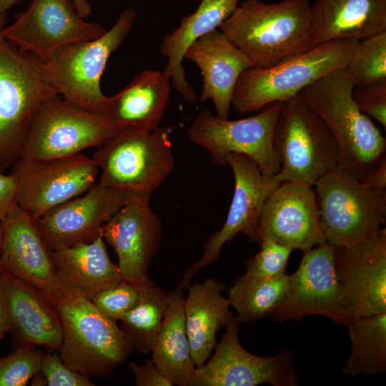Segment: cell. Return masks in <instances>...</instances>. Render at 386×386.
I'll return each instance as SVG.
<instances>
[{
    "label": "cell",
    "mask_w": 386,
    "mask_h": 386,
    "mask_svg": "<svg viewBox=\"0 0 386 386\" xmlns=\"http://www.w3.org/2000/svg\"><path fill=\"white\" fill-rule=\"evenodd\" d=\"M309 0H245L218 29L250 59L266 68L316 46Z\"/></svg>",
    "instance_id": "1"
},
{
    "label": "cell",
    "mask_w": 386,
    "mask_h": 386,
    "mask_svg": "<svg viewBox=\"0 0 386 386\" xmlns=\"http://www.w3.org/2000/svg\"><path fill=\"white\" fill-rule=\"evenodd\" d=\"M355 85L345 68L336 69L300 92L332 134L340 150V167L361 181L386 159L381 130L354 102Z\"/></svg>",
    "instance_id": "2"
},
{
    "label": "cell",
    "mask_w": 386,
    "mask_h": 386,
    "mask_svg": "<svg viewBox=\"0 0 386 386\" xmlns=\"http://www.w3.org/2000/svg\"><path fill=\"white\" fill-rule=\"evenodd\" d=\"M358 42L334 40L270 67L247 69L234 88L232 107L244 115L295 96L322 76L345 68Z\"/></svg>",
    "instance_id": "3"
},
{
    "label": "cell",
    "mask_w": 386,
    "mask_h": 386,
    "mask_svg": "<svg viewBox=\"0 0 386 386\" xmlns=\"http://www.w3.org/2000/svg\"><path fill=\"white\" fill-rule=\"evenodd\" d=\"M62 361L88 377L109 375L134 351L117 322L103 315L87 297L69 292L56 302Z\"/></svg>",
    "instance_id": "4"
},
{
    "label": "cell",
    "mask_w": 386,
    "mask_h": 386,
    "mask_svg": "<svg viewBox=\"0 0 386 386\" xmlns=\"http://www.w3.org/2000/svg\"><path fill=\"white\" fill-rule=\"evenodd\" d=\"M6 13H0V172L20 157L36 109L59 96L45 81L41 61L6 39Z\"/></svg>",
    "instance_id": "5"
},
{
    "label": "cell",
    "mask_w": 386,
    "mask_h": 386,
    "mask_svg": "<svg viewBox=\"0 0 386 386\" xmlns=\"http://www.w3.org/2000/svg\"><path fill=\"white\" fill-rule=\"evenodd\" d=\"M136 19V11L126 9L100 37L67 44L46 61H41L45 81L69 102L102 114L107 99L101 89L102 76L110 56L125 41Z\"/></svg>",
    "instance_id": "6"
},
{
    "label": "cell",
    "mask_w": 386,
    "mask_h": 386,
    "mask_svg": "<svg viewBox=\"0 0 386 386\" xmlns=\"http://www.w3.org/2000/svg\"><path fill=\"white\" fill-rule=\"evenodd\" d=\"M272 142L281 164L282 182L313 187L340 167V150L332 134L300 93L283 102Z\"/></svg>",
    "instance_id": "7"
},
{
    "label": "cell",
    "mask_w": 386,
    "mask_h": 386,
    "mask_svg": "<svg viewBox=\"0 0 386 386\" xmlns=\"http://www.w3.org/2000/svg\"><path fill=\"white\" fill-rule=\"evenodd\" d=\"M172 126L148 132H118L94 153L102 171L99 182L129 194H152L171 174L174 165Z\"/></svg>",
    "instance_id": "8"
},
{
    "label": "cell",
    "mask_w": 386,
    "mask_h": 386,
    "mask_svg": "<svg viewBox=\"0 0 386 386\" xmlns=\"http://www.w3.org/2000/svg\"><path fill=\"white\" fill-rule=\"evenodd\" d=\"M326 242L337 247L373 237L386 222V191L370 187L340 167L314 184Z\"/></svg>",
    "instance_id": "9"
},
{
    "label": "cell",
    "mask_w": 386,
    "mask_h": 386,
    "mask_svg": "<svg viewBox=\"0 0 386 386\" xmlns=\"http://www.w3.org/2000/svg\"><path fill=\"white\" fill-rule=\"evenodd\" d=\"M117 132L103 115L56 96L35 111L19 158L48 160L73 155L99 147Z\"/></svg>",
    "instance_id": "10"
},
{
    "label": "cell",
    "mask_w": 386,
    "mask_h": 386,
    "mask_svg": "<svg viewBox=\"0 0 386 386\" xmlns=\"http://www.w3.org/2000/svg\"><path fill=\"white\" fill-rule=\"evenodd\" d=\"M283 102L272 103L257 114L241 119H221L203 110L187 129L191 142L207 150L217 165H227L232 153L251 159L264 175L279 173L281 164L273 148L274 126Z\"/></svg>",
    "instance_id": "11"
},
{
    "label": "cell",
    "mask_w": 386,
    "mask_h": 386,
    "mask_svg": "<svg viewBox=\"0 0 386 386\" xmlns=\"http://www.w3.org/2000/svg\"><path fill=\"white\" fill-rule=\"evenodd\" d=\"M241 322L234 317L209 360L195 368L189 386L299 385L293 352L283 350L271 357L247 351L238 338Z\"/></svg>",
    "instance_id": "12"
},
{
    "label": "cell",
    "mask_w": 386,
    "mask_h": 386,
    "mask_svg": "<svg viewBox=\"0 0 386 386\" xmlns=\"http://www.w3.org/2000/svg\"><path fill=\"white\" fill-rule=\"evenodd\" d=\"M17 204L35 221L51 209L88 191L99 168L80 152L48 160L18 159L11 167Z\"/></svg>",
    "instance_id": "13"
},
{
    "label": "cell",
    "mask_w": 386,
    "mask_h": 386,
    "mask_svg": "<svg viewBox=\"0 0 386 386\" xmlns=\"http://www.w3.org/2000/svg\"><path fill=\"white\" fill-rule=\"evenodd\" d=\"M227 164L234 178V190L227 219L222 228L207 238L201 258L185 271L178 284L184 289L201 269L217 261L224 244L237 234H244L252 241L267 201L282 182L278 173L263 174L244 154H230Z\"/></svg>",
    "instance_id": "14"
},
{
    "label": "cell",
    "mask_w": 386,
    "mask_h": 386,
    "mask_svg": "<svg viewBox=\"0 0 386 386\" xmlns=\"http://www.w3.org/2000/svg\"><path fill=\"white\" fill-rule=\"evenodd\" d=\"M334 259L341 307L347 322L385 313L386 228L382 227L367 239L335 246Z\"/></svg>",
    "instance_id": "15"
},
{
    "label": "cell",
    "mask_w": 386,
    "mask_h": 386,
    "mask_svg": "<svg viewBox=\"0 0 386 386\" xmlns=\"http://www.w3.org/2000/svg\"><path fill=\"white\" fill-rule=\"evenodd\" d=\"M106 31L101 24L81 18L70 0H32L2 34L21 51L44 61L64 46L97 39Z\"/></svg>",
    "instance_id": "16"
},
{
    "label": "cell",
    "mask_w": 386,
    "mask_h": 386,
    "mask_svg": "<svg viewBox=\"0 0 386 386\" xmlns=\"http://www.w3.org/2000/svg\"><path fill=\"white\" fill-rule=\"evenodd\" d=\"M335 246L325 242L303 251L297 269L289 274L282 302L268 317L277 322L321 315L345 325L337 279Z\"/></svg>",
    "instance_id": "17"
},
{
    "label": "cell",
    "mask_w": 386,
    "mask_h": 386,
    "mask_svg": "<svg viewBox=\"0 0 386 386\" xmlns=\"http://www.w3.org/2000/svg\"><path fill=\"white\" fill-rule=\"evenodd\" d=\"M1 223L0 272L29 284L56 304L69 292L58 277L51 251L35 220L17 204Z\"/></svg>",
    "instance_id": "18"
},
{
    "label": "cell",
    "mask_w": 386,
    "mask_h": 386,
    "mask_svg": "<svg viewBox=\"0 0 386 386\" xmlns=\"http://www.w3.org/2000/svg\"><path fill=\"white\" fill-rule=\"evenodd\" d=\"M130 194L94 184L36 219V227L51 251L91 242L102 234L104 224L127 201Z\"/></svg>",
    "instance_id": "19"
},
{
    "label": "cell",
    "mask_w": 386,
    "mask_h": 386,
    "mask_svg": "<svg viewBox=\"0 0 386 386\" xmlns=\"http://www.w3.org/2000/svg\"><path fill=\"white\" fill-rule=\"evenodd\" d=\"M151 195L130 194L125 204L103 225L104 239L114 249L124 279L140 282L159 249L162 222L151 209Z\"/></svg>",
    "instance_id": "20"
},
{
    "label": "cell",
    "mask_w": 386,
    "mask_h": 386,
    "mask_svg": "<svg viewBox=\"0 0 386 386\" xmlns=\"http://www.w3.org/2000/svg\"><path fill=\"white\" fill-rule=\"evenodd\" d=\"M264 239L302 252L326 242L312 187L287 181L272 192L251 242Z\"/></svg>",
    "instance_id": "21"
},
{
    "label": "cell",
    "mask_w": 386,
    "mask_h": 386,
    "mask_svg": "<svg viewBox=\"0 0 386 386\" xmlns=\"http://www.w3.org/2000/svg\"><path fill=\"white\" fill-rule=\"evenodd\" d=\"M0 303L6 333L16 348L59 351L62 330L55 302L29 284L0 272Z\"/></svg>",
    "instance_id": "22"
},
{
    "label": "cell",
    "mask_w": 386,
    "mask_h": 386,
    "mask_svg": "<svg viewBox=\"0 0 386 386\" xmlns=\"http://www.w3.org/2000/svg\"><path fill=\"white\" fill-rule=\"evenodd\" d=\"M184 58L200 70L203 79L200 102L212 100L216 116L229 119L237 81L247 69L253 66L250 59L218 29L191 44Z\"/></svg>",
    "instance_id": "23"
},
{
    "label": "cell",
    "mask_w": 386,
    "mask_h": 386,
    "mask_svg": "<svg viewBox=\"0 0 386 386\" xmlns=\"http://www.w3.org/2000/svg\"><path fill=\"white\" fill-rule=\"evenodd\" d=\"M170 80L163 71L146 69L107 99L102 113L118 132H151L159 127L170 96Z\"/></svg>",
    "instance_id": "24"
},
{
    "label": "cell",
    "mask_w": 386,
    "mask_h": 386,
    "mask_svg": "<svg viewBox=\"0 0 386 386\" xmlns=\"http://www.w3.org/2000/svg\"><path fill=\"white\" fill-rule=\"evenodd\" d=\"M184 300V317L192 357L200 367L217 345V333L234 317L228 298L222 295L227 287L221 281L209 278L189 284Z\"/></svg>",
    "instance_id": "25"
},
{
    "label": "cell",
    "mask_w": 386,
    "mask_h": 386,
    "mask_svg": "<svg viewBox=\"0 0 386 386\" xmlns=\"http://www.w3.org/2000/svg\"><path fill=\"white\" fill-rule=\"evenodd\" d=\"M239 3V0H201L195 11L182 17L179 26L163 38L161 52L167 59L163 73L185 102H197V94L186 78L182 64L187 48L199 37L218 29Z\"/></svg>",
    "instance_id": "26"
},
{
    "label": "cell",
    "mask_w": 386,
    "mask_h": 386,
    "mask_svg": "<svg viewBox=\"0 0 386 386\" xmlns=\"http://www.w3.org/2000/svg\"><path fill=\"white\" fill-rule=\"evenodd\" d=\"M310 12L317 45L386 31V0H316Z\"/></svg>",
    "instance_id": "27"
},
{
    "label": "cell",
    "mask_w": 386,
    "mask_h": 386,
    "mask_svg": "<svg viewBox=\"0 0 386 386\" xmlns=\"http://www.w3.org/2000/svg\"><path fill=\"white\" fill-rule=\"evenodd\" d=\"M104 240L102 234L91 242L51 251L58 277L69 292L89 298L123 279Z\"/></svg>",
    "instance_id": "28"
},
{
    "label": "cell",
    "mask_w": 386,
    "mask_h": 386,
    "mask_svg": "<svg viewBox=\"0 0 386 386\" xmlns=\"http://www.w3.org/2000/svg\"><path fill=\"white\" fill-rule=\"evenodd\" d=\"M184 288L169 293V303L152 346V360L174 385L189 386L196 366L184 317Z\"/></svg>",
    "instance_id": "29"
},
{
    "label": "cell",
    "mask_w": 386,
    "mask_h": 386,
    "mask_svg": "<svg viewBox=\"0 0 386 386\" xmlns=\"http://www.w3.org/2000/svg\"><path fill=\"white\" fill-rule=\"evenodd\" d=\"M350 355L342 372L351 376L386 372V312L349 320Z\"/></svg>",
    "instance_id": "30"
},
{
    "label": "cell",
    "mask_w": 386,
    "mask_h": 386,
    "mask_svg": "<svg viewBox=\"0 0 386 386\" xmlns=\"http://www.w3.org/2000/svg\"><path fill=\"white\" fill-rule=\"evenodd\" d=\"M169 298V293L148 277L142 281L137 302L119 320V327L139 353L151 352L167 309Z\"/></svg>",
    "instance_id": "31"
},
{
    "label": "cell",
    "mask_w": 386,
    "mask_h": 386,
    "mask_svg": "<svg viewBox=\"0 0 386 386\" xmlns=\"http://www.w3.org/2000/svg\"><path fill=\"white\" fill-rule=\"evenodd\" d=\"M288 286L286 272L269 278L244 274L235 279L227 298L241 324L252 323L268 316L282 302Z\"/></svg>",
    "instance_id": "32"
},
{
    "label": "cell",
    "mask_w": 386,
    "mask_h": 386,
    "mask_svg": "<svg viewBox=\"0 0 386 386\" xmlns=\"http://www.w3.org/2000/svg\"><path fill=\"white\" fill-rule=\"evenodd\" d=\"M345 69L355 86L386 78V31L360 40Z\"/></svg>",
    "instance_id": "33"
},
{
    "label": "cell",
    "mask_w": 386,
    "mask_h": 386,
    "mask_svg": "<svg viewBox=\"0 0 386 386\" xmlns=\"http://www.w3.org/2000/svg\"><path fill=\"white\" fill-rule=\"evenodd\" d=\"M142 281L122 279L99 290L89 299L103 315L114 321H119L137 302Z\"/></svg>",
    "instance_id": "34"
},
{
    "label": "cell",
    "mask_w": 386,
    "mask_h": 386,
    "mask_svg": "<svg viewBox=\"0 0 386 386\" xmlns=\"http://www.w3.org/2000/svg\"><path fill=\"white\" fill-rule=\"evenodd\" d=\"M44 352L31 347H18L0 357V386H25L40 372Z\"/></svg>",
    "instance_id": "35"
},
{
    "label": "cell",
    "mask_w": 386,
    "mask_h": 386,
    "mask_svg": "<svg viewBox=\"0 0 386 386\" xmlns=\"http://www.w3.org/2000/svg\"><path fill=\"white\" fill-rule=\"evenodd\" d=\"M259 245V252L244 263L245 274L269 278L286 272L288 259L294 249L270 239H264Z\"/></svg>",
    "instance_id": "36"
},
{
    "label": "cell",
    "mask_w": 386,
    "mask_h": 386,
    "mask_svg": "<svg viewBox=\"0 0 386 386\" xmlns=\"http://www.w3.org/2000/svg\"><path fill=\"white\" fill-rule=\"evenodd\" d=\"M352 96L359 109L386 128V78L355 86Z\"/></svg>",
    "instance_id": "37"
},
{
    "label": "cell",
    "mask_w": 386,
    "mask_h": 386,
    "mask_svg": "<svg viewBox=\"0 0 386 386\" xmlns=\"http://www.w3.org/2000/svg\"><path fill=\"white\" fill-rule=\"evenodd\" d=\"M40 371L49 386H94L89 377L66 365L58 351L44 353Z\"/></svg>",
    "instance_id": "38"
},
{
    "label": "cell",
    "mask_w": 386,
    "mask_h": 386,
    "mask_svg": "<svg viewBox=\"0 0 386 386\" xmlns=\"http://www.w3.org/2000/svg\"><path fill=\"white\" fill-rule=\"evenodd\" d=\"M128 368L133 374L137 386H173L172 382L164 375L152 359L143 365L131 362Z\"/></svg>",
    "instance_id": "39"
},
{
    "label": "cell",
    "mask_w": 386,
    "mask_h": 386,
    "mask_svg": "<svg viewBox=\"0 0 386 386\" xmlns=\"http://www.w3.org/2000/svg\"><path fill=\"white\" fill-rule=\"evenodd\" d=\"M17 193L14 178L0 172V221L17 205Z\"/></svg>",
    "instance_id": "40"
},
{
    "label": "cell",
    "mask_w": 386,
    "mask_h": 386,
    "mask_svg": "<svg viewBox=\"0 0 386 386\" xmlns=\"http://www.w3.org/2000/svg\"><path fill=\"white\" fill-rule=\"evenodd\" d=\"M365 185L377 189H386V159L383 160L378 167L367 177L361 180Z\"/></svg>",
    "instance_id": "41"
},
{
    "label": "cell",
    "mask_w": 386,
    "mask_h": 386,
    "mask_svg": "<svg viewBox=\"0 0 386 386\" xmlns=\"http://www.w3.org/2000/svg\"><path fill=\"white\" fill-rule=\"evenodd\" d=\"M78 14L83 19L89 17L92 13V8L87 0H70Z\"/></svg>",
    "instance_id": "42"
},
{
    "label": "cell",
    "mask_w": 386,
    "mask_h": 386,
    "mask_svg": "<svg viewBox=\"0 0 386 386\" xmlns=\"http://www.w3.org/2000/svg\"><path fill=\"white\" fill-rule=\"evenodd\" d=\"M21 0H0V13H7L14 5Z\"/></svg>",
    "instance_id": "43"
},
{
    "label": "cell",
    "mask_w": 386,
    "mask_h": 386,
    "mask_svg": "<svg viewBox=\"0 0 386 386\" xmlns=\"http://www.w3.org/2000/svg\"><path fill=\"white\" fill-rule=\"evenodd\" d=\"M31 380H32L31 384V385H35V386L47 385L46 378L44 377V375L42 374L41 371L36 373V375H34Z\"/></svg>",
    "instance_id": "44"
},
{
    "label": "cell",
    "mask_w": 386,
    "mask_h": 386,
    "mask_svg": "<svg viewBox=\"0 0 386 386\" xmlns=\"http://www.w3.org/2000/svg\"><path fill=\"white\" fill-rule=\"evenodd\" d=\"M6 333V327L4 324V320L2 310H1V306L0 303V341Z\"/></svg>",
    "instance_id": "45"
},
{
    "label": "cell",
    "mask_w": 386,
    "mask_h": 386,
    "mask_svg": "<svg viewBox=\"0 0 386 386\" xmlns=\"http://www.w3.org/2000/svg\"><path fill=\"white\" fill-rule=\"evenodd\" d=\"M1 242H2V227H1V223L0 221V250H1Z\"/></svg>",
    "instance_id": "46"
}]
</instances>
